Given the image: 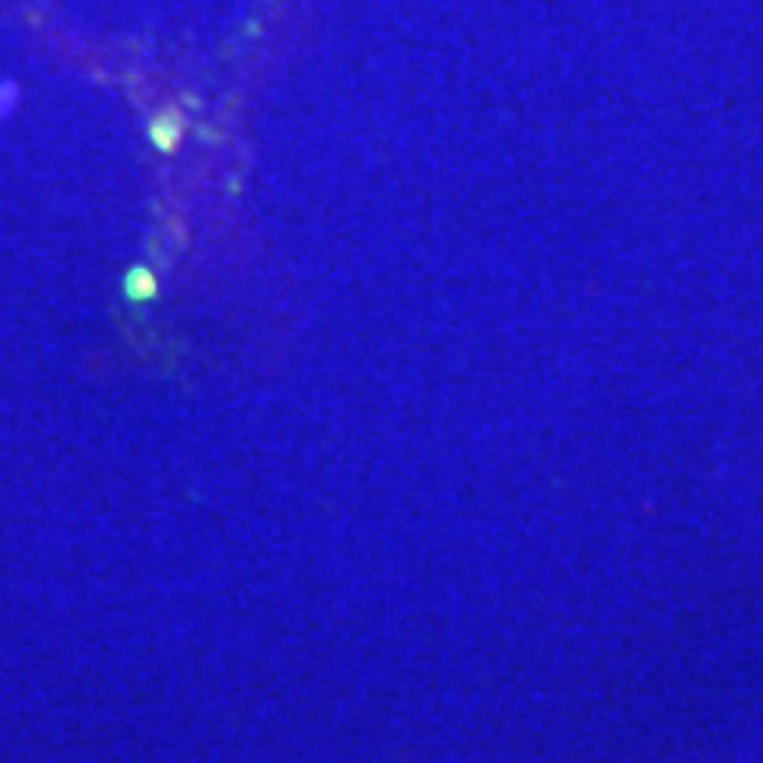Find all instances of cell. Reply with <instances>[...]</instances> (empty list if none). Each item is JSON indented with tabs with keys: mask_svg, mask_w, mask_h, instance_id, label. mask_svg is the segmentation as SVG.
Wrapping results in <instances>:
<instances>
[{
	"mask_svg": "<svg viewBox=\"0 0 763 763\" xmlns=\"http://www.w3.org/2000/svg\"><path fill=\"white\" fill-rule=\"evenodd\" d=\"M149 138H152V146L160 152H178L181 138H184V117L178 110L155 114V120L149 125Z\"/></svg>",
	"mask_w": 763,
	"mask_h": 763,
	"instance_id": "1",
	"label": "cell"
},
{
	"mask_svg": "<svg viewBox=\"0 0 763 763\" xmlns=\"http://www.w3.org/2000/svg\"><path fill=\"white\" fill-rule=\"evenodd\" d=\"M155 293H160V280H155V272L149 266H135L128 269L125 276V298L131 304H146V301H155Z\"/></svg>",
	"mask_w": 763,
	"mask_h": 763,
	"instance_id": "2",
	"label": "cell"
},
{
	"mask_svg": "<svg viewBox=\"0 0 763 763\" xmlns=\"http://www.w3.org/2000/svg\"><path fill=\"white\" fill-rule=\"evenodd\" d=\"M14 103H19V85H14V82H0V120L11 114Z\"/></svg>",
	"mask_w": 763,
	"mask_h": 763,
	"instance_id": "3",
	"label": "cell"
}]
</instances>
